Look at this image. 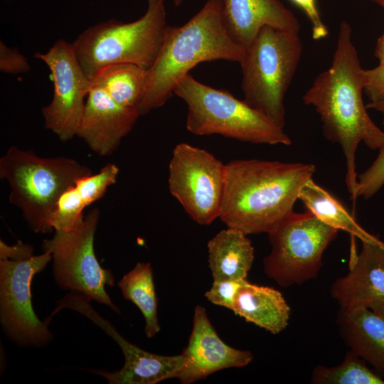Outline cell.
<instances>
[{
	"mask_svg": "<svg viewBox=\"0 0 384 384\" xmlns=\"http://www.w3.org/2000/svg\"><path fill=\"white\" fill-rule=\"evenodd\" d=\"M351 36V26L342 21L331 64L316 78L303 101L319 114L325 138L342 149L345 181L354 205L358 198L355 161L358 146L363 142L371 149H379L384 144V132L370 119L363 103L365 70Z\"/></svg>",
	"mask_w": 384,
	"mask_h": 384,
	"instance_id": "obj_1",
	"label": "cell"
},
{
	"mask_svg": "<svg viewBox=\"0 0 384 384\" xmlns=\"http://www.w3.org/2000/svg\"><path fill=\"white\" fill-rule=\"evenodd\" d=\"M313 164L260 159L225 164L220 215L228 228L245 235L268 233L294 210L302 187L312 178Z\"/></svg>",
	"mask_w": 384,
	"mask_h": 384,
	"instance_id": "obj_2",
	"label": "cell"
},
{
	"mask_svg": "<svg viewBox=\"0 0 384 384\" xmlns=\"http://www.w3.org/2000/svg\"><path fill=\"white\" fill-rule=\"evenodd\" d=\"M245 48L230 37L222 0H207L185 24L166 26L159 54L150 68L137 107L140 116L163 106L191 69L206 61L238 62Z\"/></svg>",
	"mask_w": 384,
	"mask_h": 384,
	"instance_id": "obj_3",
	"label": "cell"
},
{
	"mask_svg": "<svg viewBox=\"0 0 384 384\" xmlns=\"http://www.w3.org/2000/svg\"><path fill=\"white\" fill-rule=\"evenodd\" d=\"M91 174L90 167L72 158L41 157L15 146L0 159V177L11 188L9 202L37 233L53 230L50 218L60 196L78 179Z\"/></svg>",
	"mask_w": 384,
	"mask_h": 384,
	"instance_id": "obj_4",
	"label": "cell"
},
{
	"mask_svg": "<svg viewBox=\"0 0 384 384\" xmlns=\"http://www.w3.org/2000/svg\"><path fill=\"white\" fill-rule=\"evenodd\" d=\"M147 1V9L139 19L100 22L85 29L72 43L78 61L91 82L101 69L112 64L151 67L167 25L164 0Z\"/></svg>",
	"mask_w": 384,
	"mask_h": 384,
	"instance_id": "obj_5",
	"label": "cell"
},
{
	"mask_svg": "<svg viewBox=\"0 0 384 384\" xmlns=\"http://www.w3.org/2000/svg\"><path fill=\"white\" fill-rule=\"evenodd\" d=\"M299 32L262 28L240 61L244 101L277 126H285L284 96L301 59Z\"/></svg>",
	"mask_w": 384,
	"mask_h": 384,
	"instance_id": "obj_6",
	"label": "cell"
},
{
	"mask_svg": "<svg viewBox=\"0 0 384 384\" xmlns=\"http://www.w3.org/2000/svg\"><path fill=\"white\" fill-rule=\"evenodd\" d=\"M174 94L188 105L186 128L193 134H220L253 144L290 145L288 134L264 114L224 90L187 74Z\"/></svg>",
	"mask_w": 384,
	"mask_h": 384,
	"instance_id": "obj_7",
	"label": "cell"
},
{
	"mask_svg": "<svg viewBox=\"0 0 384 384\" xmlns=\"http://www.w3.org/2000/svg\"><path fill=\"white\" fill-rule=\"evenodd\" d=\"M338 233L308 210L293 211L267 233L272 250L263 260L265 274L282 287L316 278L323 254Z\"/></svg>",
	"mask_w": 384,
	"mask_h": 384,
	"instance_id": "obj_8",
	"label": "cell"
},
{
	"mask_svg": "<svg viewBox=\"0 0 384 384\" xmlns=\"http://www.w3.org/2000/svg\"><path fill=\"white\" fill-rule=\"evenodd\" d=\"M100 216L98 208L90 210L73 228L55 230L50 239L43 241L41 247L43 252L51 253L53 274L60 287L119 313L105 289L106 286L114 284L112 272L102 267L95 253V234Z\"/></svg>",
	"mask_w": 384,
	"mask_h": 384,
	"instance_id": "obj_9",
	"label": "cell"
},
{
	"mask_svg": "<svg viewBox=\"0 0 384 384\" xmlns=\"http://www.w3.org/2000/svg\"><path fill=\"white\" fill-rule=\"evenodd\" d=\"M32 246L18 254L0 255V320L4 333L24 347H42L53 338L36 315L31 283L52 260L50 252L33 255Z\"/></svg>",
	"mask_w": 384,
	"mask_h": 384,
	"instance_id": "obj_10",
	"label": "cell"
},
{
	"mask_svg": "<svg viewBox=\"0 0 384 384\" xmlns=\"http://www.w3.org/2000/svg\"><path fill=\"white\" fill-rule=\"evenodd\" d=\"M169 188L187 214L208 225L221 213L225 164L205 149L177 144L169 166Z\"/></svg>",
	"mask_w": 384,
	"mask_h": 384,
	"instance_id": "obj_11",
	"label": "cell"
},
{
	"mask_svg": "<svg viewBox=\"0 0 384 384\" xmlns=\"http://www.w3.org/2000/svg\"><path fill=\"white\" fill-rule=\"evenodd\" d=\"M34 57L48 66L53 82L52 100L42 108L45 127L60 141H69L76 136L91 81L78 61L72 43L59 39L47 52H37Z\"/></svg>",
	"mask_w": 384,
	"mask_h": 384,
	"instance_id": "obj_12",
	"label": "cell"
},
{
	"mask_svg": "<svg viewBox=\"0 0 384 384\" xmlns=\"http://www.w3.org/2000/svg\"><path fill=\"white\" fill-rule=\"evenodd\" d=\"M90 300L81 294L70 292L58 306L74 309L102 328L119 346L124 356L123 367L117 371L90 370L106 378L110 384H155L178 378L184 363L183 354L162 356L148 352L122 337L107 320L92 308Z\"/></svg>",
	"mask_w": 384,
	"mask_h": 384,
	"instance_id": "obj_13",
	"label": "cell"
},
{
	"mask_svg": "<svg viewBox=\"0 0 384 384\" xmlns=\"http://www.w3.org/2000/svg\"><path fill=\"white\" fill-rule=\"evenodd\" d=\"M182 354L184 363L178 378L183 384L218 370L245 366L253 360L250 351L231 347L219 337L206 309L199 305L195 307L191 334Z\"/></svg>",
	"mask_w": 384,
	"mask_h": 384,
	"instance_id": "obj_14",
	"label": "cell"
},
{
	"mask_svg": "<svg viewBox=\"0 0 384 384\" xmlns=\"http://www.w3.org/2000/svg\"><path fill=\"white\" fill-rule=\"evenodd\" d=\"M353 251L349 272L331 287V296L341 309L367 308L384 314V242L361 241Z\"/></svg>",
	"mask_w": 384,
	"mask_h": 384,
	"instance_id": "obj_15",
	"label": "cell"
},
{
	"mask_svg": "<svg viewBox=\"0 0 384 384\" xmlns=\"http://www.w3.org/2000/svg\"><path fill=\"white\" fill-rule=\"evenodd\" d=\"M139 114L123 107L97 85H92L76 136L97 154H112L134 127Z\"/></svg>",
	"mask_w": 384,
	"mask_h": 384,
	"instance_id": "obj_16",
	"label": "cell"
},
{
	"mask_svg": "<svg viewBox=\"0 0 384 384\" xmlns=\"http://www.w3.org/2000/svg\"><path fill=\"white\" fill-rule=\"evenodd\" d=\"M226 30L245 48L264 26L299 32L300 23L280 0H222Z\"/></svg>",
	"mask_w": 384,
	"mask_h": 384,
	"instance_id": "obj_17",
	"label": "cell"
},
{
	"mask_svg": "<svg viewBox=\"0 0 384 384\" xmlns=\"http://www.w3.org/2000/svg\"><path fill=\"white\" fill-rule=\"evenodd\" d=\"M336 322L350 350L384 378V314L367 308L340 309Z\"/></svg>",
	"mask_w": 384,
	"mask_h": 384,
	"instance_id": "obj_18",
	"label": "cell"
},
{
	"mask_svg": "<svg viewBox=\"0 0 384 384\" xmlns=\"http://www.w3.org/2000/svg\"><path fill=\"white\" fill-rule=\"evenodd\" d=\"M119 168L107 164L100 171L78 179L60 196L50 216V225L54 230H69L83 218V210L101 198L110 186L114 184Z\"/></svg>",
	"mask_w": 384,
	"mask_h": 384,
	"instance_id": "obj_19",
	"label": "cell"
},
{
	"mask_svg": "<svg viewBox=\"0 0 384 384\" xmlns=\"http://www.w3.org/2000/svg\"><path fill=\"white\" fill-rule=\"evenodd\" d=\"M233 311L273 334L286 329L291 315V309L280 292L247 279L237 292Z\"/></svg>",
	"mask_w": 384,
	"mask_h": 384,
	"instance_id": "obj_20",
	"label": "cell"
},
{
	"mask_svg": "<svg viewBox=\"0 0 384 384\" xmlns=\"http://www.w3.org/2000/svg\"><path fill=\"white\" fill-rule=\"evenodd\" d=\"M208 249L213 280L246 279L254 260V248L247 235L227 228L210 240Z\"/></svg>",
	"mask_w": 384,
	"mask_h": 384,
	"instance_id": "obj_21",
	"label": "cell"
},
{
	"mask_svg": "<svg viewBox=\"0 0 384 384\" xmlns=\"http://www.w3.org/2000/svg\"><path fill=\"white\" fill-rule=\"evenodd\" d=\"M299 200L324 223L342 230L361 241L378 242L376 236L367 232L355 220L345 206L330 192L310 179L301 189Z\"/></svg>",
	"mask_w": 384,
	"mask_h": 384,
	"instance_id": "obj_22",
	"label": "cell"
},
{
	"mask_svg": "<svg viewBox=\"0 0 384 384\" xmlns=\"http://www.w3.org/2000/svg\"><path fill=\"white\" fill-rule=\"evenodd\" d=\"M148 69L133 63H117L101 69L91 82L120 105L134 109L144 92Z\"/></svg>",
	"mask_w": 384,
	"mask_h": 384,
	"instance_id": "obj_23",
	"label": "cell"
},
{
	"mask_svg": "<svg viewBox=\"0 0 384 384\" xmlns=\"http://www.w3.org/2000/svg\"><path fill=\"white\" fill-rule=\"evenodd\" d=\"M123 297L134 304L145 320L144 331L152 338L160 331L158 300L155 292L152 267L148 262H137L118 282Z\"/></svg>",
	"mask_w": 384,
	"mask_h": 384,
	"instance_id": "obj_24",
	"label": "cell"
},
{
	"mask_svg": "<svg viewBox=\"0 0 384 384\" xmlns=\"http://www.w3.org/2000/svg\"><path fill=\"white\" fill-rule=\"evenodd\" d=\"M352 351L343 362L334 367L318 365L312 371L311 383L315 384H384V378Z\"/></svg>",
	"mask_w": 384,
	"mask_h": 384,
	"instance_id": "obj_25",
	"label": "cell"
},
{
	"mask_svg": "<svg viewBox=\"0 0 384 384\" xmlns=\"http://www.w3.org/2000/svg\"><path fill=\"white\" fill-rule=\"evenodd\" d=\"M373 164L363 173L358 175V198H370L384 185V144Z\"/></svg>",
	"mask_w": 384,
	"mask_h": 384,
	"instance_id": "obj_26",
	"label": "cell"
},
{
	"mask_svg": "<svg viewBox=\"0 0 384 384\" xmlns=\"http://www.w3.org/2000/svg\"><path fill=\"white\" fill-rule=\"evenodd\" d=\"M245 280H213L205 297L212 304L233 311L237 292Z\"/></svg>",
	"mask_w": 384,
	"mask_h": 384,
	"instance_id": "obj_27",
	"label": "cell"
},
{
	"mask_svg": "<svg viewBox=\"0 0 384 384\" xmlns=\"http://www.w3.org/2000/svg\"><path fill=\"white\" fill-rule=\"evenodd\" d=\"M30 65L27 58L16 48L6 46L0 42V70L6 74H20L28 72Z\"/></svg>",
	"mask_w": 384,
	"mask_h": 384,
	"instance_id": "obj_28",
	"label": "cell"
},
{
	"mask_svg": "<svg viewBox=\"0 0 384 384\" xmlns=\"http://www.w3.org/2000/svg\"><path fill=\"white\" fill-rule=\"evenodd\" d=\"M366 83L363 92L369 102H384V63L370 70H365Z\"/></svg>",
	"mask_w": 384,
	"mask_h": 384,
	"instance_id": "obj_29",
	"label": "cell"
},
{
	"mask_svg": "<svg viewBox=\"0 0 384 384\" xmlns=\"http://www.w3.org/2000/svg\"><path fill=\"white\" fill-rule=\"evenodd\" d=\"M291 1L304 12L310 21L314 40H321L329 35V29L321 20L316 0Z\"/></svg>",
	"mask_w": 384,
	"mask_h": 384,
	"instance_id": "obj_30",
	"label": "cell"
},
{
	"mask_svg": "<svg viewBox=\"0 0 384 384\" xmlns=\"http://www.w3.org/2000/svg\"><path fill=\"white\" fill-rule=\"evenodd\" d=\"M374 56L378 60L379 63H384V32L377 41Z\"/></svg>",
	"mask_w": 384,
	"mask_h": 384,
	"instance_id": "obj_31",
	"label": "cell"
},
{
	"mask_svg": "<svg viewBox=\"0 0 384 384\" xmlns=\"http://www.w3.org/2000/svg\"><path fill=\"white\" fill-rule=\"evenodd\" d=\"M367 109H373L380 112L383 116V124L384 125V102L377 103H368Z\"/></svg>",
	"mask_w": 384,
	"mask_h": 384,
	"instance_id": "obj_32",
	"label": "cell"
},
{
	"mask_svg": "<svg viewBox=\"0 0 384 384\" xmlns=\"http://www.w3.org/2000/svg\"><path fill=\"white\" fill-rule=\"evenodd\" d=\"M184 0H173V2H174V4L176 6H179L180 5L182 4V3L183 2Z\"/></svg>",
	"mask_w": 384,
	"mask_h": 384,
	"instance_id": "obj_33",
	"label": "cell"
},
{
	"mask_svg": "<svg viewBox=\"0 0 384 384\" xmlns=\"http://www.w3.org/2000/svg\"><path fill=\"white\" fill-rule=\"evenodd\" d=\"M372 1L376 3L377 4L381 6L382 7H384V0H372Z\"/></svg>",
	"mask_w": 384,
	"mask_h": 384,
	"instance_id": "obj_34",
	"label": "cell"
}]
</instances>
